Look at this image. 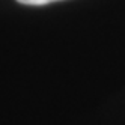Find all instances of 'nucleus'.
I'll return each mask as SVG.
<instances>
[{
    "label": "nucleus",
    "instance_id": "1",
    "mask_svg": "<svg viewBox=\"0 0 125 125\" xmlns=\"http://www.w3.org/2000/svg\"><path fill=\"white\" fill-rule=\"evenodd\" d=\"M18 3L23 5H33V6H39V5H48L53 2H59V0H17Z\"/></svg>",
    "mask_w": 125,
    "mask_h": 125
}]
</instances>
